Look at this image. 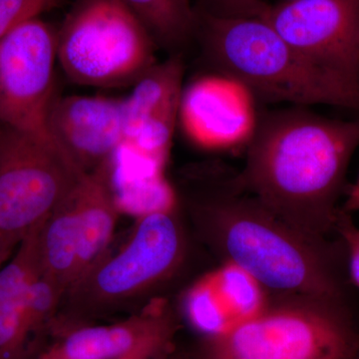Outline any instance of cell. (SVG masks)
<instances>
[{
	"instance_id": "484cf974",
	"label": "cell",
	"mask_w": 359,
	"mask_h": 359,
	"mask_svg": "<svg viewBox=\"0 0 359 359\" xmlns=\"http://www.w3.org/2000/svg\"><path fill=\"white\" fill-rule=\"evenodd\" d=\"M355 359H359V354H358V358H356Z\"/></svg>"
},
{
	"instance_id": "5b68a950",
	"label": "cell",
	"mask_w": 359,
	"mask_h": 359,
	"mask_svg": "<svg viewBox=\"0 0 359 359\" xmlns=\"http://www.w3.org/2000/svg\"><path fill=\"white\" fill-rule=\"evenodd\" d=\"M351 302L292 295L224 334L203 339L197 359H355Z\"/></svg>"
},
{
	"instance_id": "7a4b0ae2",
	"label": "cell",
	"mask_w": 359,
	"mask_h": 359,
	"mask_svg": "<svg viewBox=\"0 0 359 359\" xmlns=\"http://www.w3.org/2000/svg\"><path fill=\"white\" fill-rule=\"evenodd\" d=\"M194 210L205 238L226 262L244 269L264 289L349 302L340 240L337 245L294 228L236 180L228 188L201 196Z\"/></svg>"
},
{
	"instance_id": "ac0fdd59",
	"label": "cell",
	"mask_w": 359,
	"mask_h": 359,
	"mask_svg": "<svg viewBox=\"0 0 359 359\" xmlns=\"http://www.w3.org/2000/svg\"><path fill=\"white\" fill-rule=\"evenodd\" d=\"M233 327L250 320L268 306L264 287L254 276L236 264L228 263L211 273Z\"/></svg>"
},
{
	"instance_id": "e0dca14e",
	"label": "cell",
	"mask_w": 359,
	"mask_h": 359,
	"mask_svg": "<svg viewBox=\"0 0 359 359\" xmlns=\"http://www.w3.org/2000/svg\"><path fill=\"white\" fill-rule=\"evenodd\" d=\"M145 26L158 48L173 54L195 39L197 15L191 0H121Z\"/></svg>"
},
{
	"instance_id": "cb8c5ba5",
	"label": "cell",
	"mask_w": 359,
	"mask_h": 359,
	"mask_svg": "<svg viewBox=\"0 0 359 359\" xmlns=\"http://www.w3.org/2000/svg\"><path fill=\"white\" fill-rule=\"evenodd\" d=\"M266 4L263 0H210L205 11L224 18H259Z\"/></svg>"
},
{
	"instance_id": "9a60e30c",
	"label": "cell",
	"mask_w": 359,
	"mask_h": 359,
	"mask_svg": "<svg viewBox=\"0 0 359 359\" xmlns=\"http://www.w3.org/2000/svg\"><path fill=\"white\" fill-rule=\"evenodd\" d=\"M76 190L80 245L75 283L107 254L114 236L120 205L111 180V161L85 173Z\"/></svg>"
},
{
	"instance_id": "9c48e42d",
	"label": "cell",
	"mask_w": 359,
	"mask_h": 359,
	"mask_svg": "<svg viewBox=\"0 0 359 359\" xmlns=\"http://www.w3.org/2000/svg\"><path fill=\"white\" fill-rule=\"evenodd\" d=\"M259 18L318 65L359 82V0H285Z\"/></svg>"
},
{
	"instance_id": "5bb4252c",
	"label": "cell",
	"mask_w": 359,
	"mask_h": 359,
	"mask_svg": "<svg viewBox=\"0 0 359 359\" xmlns=\"http://www.w3.org/2000/svg\"><path fill=\"white\" fill-rule=\"evenodd\" d=\"M42 224L23 238L0 266V359H36L26 330L25 304L28 287L40 271Z\"/></svg>"
},
{
	"instance_id": "7402d4cb",
	"label": "cell",
	"mask_w": 359,
	"mask_h": 359,
	"mask_svg": "<svg viewBox=\"0 0 359 359\" xmlns=\"http://www.w3.org/2000/svg\"><path fill=\"white\" fill-rule=\"evenodd\" d=\"M335 233L346 252L349 280L359 289V226L354 223L351 214L340 210L335 224Z\"/></svg>"
},
{
	"instance_id": "ffe728a7",
	"label": "cell",
	"mask_w": 359,
	"mask_h": 359,
	"mask_svg": "<svg viewBox=\"0 0 359 359\" xmlns=\"http://www.w3.org/2000/svg\"><path fill=\"white\" fill-rule=\"evenodd\" d=\"M65 295V292L40 271L28 287L25 304L26 330L36 358L39 355L37 342L45 330H50Z\"/></svg>"
},
{
	"instance_id": "8992f818",
	"label": "cell",
	"mask_w": 359,
	"mask_h": 359,
	"mask_svg": "<svg viewBox=\"0 0 359 359\" xmlns=\"http://www.w3.org/2000/svg\"><path fill=\"white\" fill-rule=\"evenodd\" d=\"M157 49L121 0H75L57 29V62L84 86H133L158 62Z\"/></svg>"
},
{
	"instance_id": "2e32d148",
	"label": "cell",
	"mask_w": 359,
	"mask_h": 359,
	"mask_svg": "<svg viewBox=\"0 0 359 359\" xmlns=\"http://www.w3.org/2000/svg\"><path fill=\"white\" fill-rule=\"evenodd\" d=\"M77 185L47 217L39 233L40 271L65 294L76 280L79 257Z\"/></svg>"
},
{
	"instance_id": "44dd1931",
	"label": "cell",
	"mask_w": 359,
	"mask_h": 359,
	"mask_svg": "<svg viewBox=\"0 0 359 359\" xmlns=\"http://www.w3.org/2000/svg\"><path fill=\"white\" fill-rule=\"evenodd\" d=\"M55 4V0H0V39Z\"/></svg>"
},
{
	"instance_id": "d4e9b609",
	"label": "cell",
	"mask_w": 359,
	"mask_h": 359,
	"mask_svg": "<svg viewBox=\"0 0 359 359\" xmlns=\"http://www.w3.org/2000/svg\"><path fill=\"white\" fill-rule=\"evenodd\" d=\"M340 208L347 214L353 215V212H359V174L353 185L347 186L344 203Z\"/></svg>"
},
{
	"instance_id": "603a6c76",
	"label": "cell",
	"mask_w": 359,
	"mask_h": 359,
	"mask_svg": "<svg viewBox=\"0 0 359 359\" xmlns=\"http://www.w3.org/2000/svg\"><path fill=\"white\" fill-rule=\"evenodd\" d=\"M176 332V323H171L149 337L133 351L119 359H165L171 349Z\"/></svg>"
},
{
	"instance_id": "7c38bea8",
	"label": "cell",
	"mask_w": 359,
	"mask_h": 359,
	"mask_svg": "<svg viewBox=\"0 0 359 359\" xmlns=\"http://www.w3.org/2000/svg\"><path fill=\"white\" fill-rule=\"evenodd\" d=\"M183 54L157 62L133 85L125 98V143L146 159L164 168L179 122L184 91Z\"/></svg>"
},
{
	"instance_id": "8fae6325",
	"label": "cell",
	"mask_w": 359,
	"mask_h": 359,
	"mask_svg": "<svg viewBox=\"0 0 359 359\" xmlns=\"http://www.w3.org/2000/svg\"><path fill=\"white\" fill-rule=\"evenodd\" d=\"M47 130L83 173L107 164L125 142V98L71 95L54 97Z\"/></svg>"
},
{
	"instance_id": "ba28073f",
	"label": "cell",
	"mask_w": 359,
	"mask_h": 359,
	"mask_svg": "<svg viewBox=\"0 0 359 359\" xmlns=\"http://www.w3.org/2000/svg\"><path fill=\"white\" fill-rule=\"evenodd\" d=\"M56 62L57 29L39 18L0 39V124L54 142L47 114L55 97Z\"/></svg>"
},
{
	"instance_id": "3957f363",
	"label": "cell",
	"mask_w": 359,
	"mask_h": 359,
	"mask_svg": "<svg viewBox=\"0 0 359 359\" xmlns=\"http://www.w3.org/2000/svg\"><path fill=\"white\" fill-rule=\"evenodd\" d=\"M195 39L218 72L255 96L297 106L330 105L359 112V82L318 65L259 18H224L196 8Z\"/></svg>"
},
{
	"instance_id": "277c9868",
	"label": "cell",
	"mask_w": 359,
	"mask_h": 359,
	"mask_svg": "<svg viewBox=\"0 0 359 359\" xmlns=\"http://www.w3.org/2000/svg\"><path fill=\"white\" fill-rule=\"evenodd\" d=\"M184 256L176 209L142 215L123 247L107 252L66 292L51 330L59 334L135 308L174 276Z\"/></svg>"
},
{
	"instance_id": "4fadbf2b",
	"label": "cell",
	"mask_w": 359,
	"mask_h": 359,
	"mask_svg": "<svg viewBox=\"0 0 359 359\" xmlns=\"http://www.w3.org/2000/svg\"><path fill=\"white\" fill-rule=\"evenodd\" d=\"M176 323L167 302L155 299L126 320L66 330L36 359H119L162 328Z\"/></svg>"
},
{
	"instance_id": "30bf717a",
	"label": "cell",
	"mask_w": 359,
	"mask_h": 359,
	"mask_svg": "<svg viewBox=\"0 0 359 359\" xmlns=\"http://www.w3.org/2000/svg\"><path fill=\"white\" fill-rule=\"evenodd\" d=\"M256 99L237 78L204 75L184 87L179 123L189 141L204 150L248 146L259 123Z\"/></svg>"
},
{
	"instance_id": "6da1fadb",
	"label": "cell",
	"mask_w": 359,
	"mask_h": 359,
	"mask_svg": "<svg viewBox=\"0 0 359 359\" xmlns=\"http://www.w3.org/2000/svg\"><path fill=\"white\" fill-rule=\"evenodd\" d=\"M359 119H332L302 108L259 118L238 186L313 238L335 233Z\"/></svg>"
},
{
	"instance_id": "52a82bcc",
	"label": "cell",
	"mask_w": 359,
	"mask_h": 359,
	"mask_svg": "<svg viewBox=\"0 0 359 359\" xmlns=\"http://www.w3.org/2000/svg\"><path fill=\"white\" fill-rule=\"evenodd\" d=\"M84 174L54 142L0 124V266Z\"/></svg>"
},
{
	"instance_id": "d6986e66",
	"label": "cell",
	"mask_w": 359,
	"mask_h": 359,
	"mask_svg": "<svg viewBox=\"0 0 359 359\" xmlns=\"http://www.w3.org/2000/svg\"><path fill=\"white\" fill-rule=\"evenodd\" d=\"M186 313L191 325L204 339L224 334L233 327V320L211 273L196 283L189 292Z\"/></svg>"
}]
</instances>
